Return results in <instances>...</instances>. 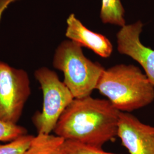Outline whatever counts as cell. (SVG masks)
Wrapping results in <instances>:
<instances>
[{
	"mask_svg": "<svg viewBox=\"0 0 154 154\" xmlns=\"http://www.w3.org/2000/svg\"><path fill=\"white\" fill-rule=\"evenodd\" d=\"M120 112L107 99L91 95L74 98L60 117L53 132L65 140L102 148L118 137Z\"/></svg>",
	"mask_w": 154,
	"mask_h": 154,
	"instance_id": "obj_1",
	"label": "cell"
},
{
	"mask_svg": "<svg viewBox=\"0 0 154 154\" xmlns=\"http://www.w3.org/2000/svg\"><path fill=\"white\" fill-rule=\"evenodd\" d=\"M96 89L116 109L130 112L154 100V86L137 66L120 64L105 69Z\"/></svg>",
	"mask_w": 154,
	"mask_h": 154,
	"instance_id": "obj_2",
	"label": "cell"
},
{
	"mask_svg": "<svg viewBox=\"0 0 154 154\" xmlns=\"http://www.w3.org/2000/svg\"><path fill=\"white\" fill-rule=\"evenodd\" d=\"M53 65L63 73V83L74 98L90 96L105 69L86 58L82 47L71 40L63 41L55 50Z\"/></svg>",
	"mask_w": 154,
	"mask_h": 154,
	"instance_id": "obj_3",
	"label": "cell"
},
{
	"mask_svg": "<svg viewBox=\"0 0 154 154\" xmlns=\"http://www.w3.org/2000/svg\"><path fill=\"white\" fill-rule=\"evenodd\" d=\"M34 77L42 91L43 107L42 111L33 116L32 122L38 134H49L74 98L57 73L49 68H39L34 72Z\"/></svg>",
	"mask_w": 154,
	"mask_h": 154,
	"instance_id": "obj_4",
	"label": "cell"
},
{
	"mask_svg": "<svg viewBox=\"0 0 154 154\" xmlns=\"http://www.w3.org/2000/svg\"><path fill=\"white\" fill-rule=\"evenodd\" d=\"M30 94L28 72L0 61V121L17 124Z\"/></svg>",
	"mask_w": 154,
	"mask_h": 154,
	"instance_id": "obj_5",
	"label": "cell"
},
{
	"mask_svg": "<svg viewBox=\"0 0 154 154\" xmlns=\"http://www.w3.org/2000/svg\"><path fill=\"white\" fill-rule=\"evenodd\" d=\"M118 137L130 154H154V126L130 112H120Z\"/></svg>",
	"mask_w": 154,
	"mask_h": 154,
	"instance_id": "obj_6",
	"label": "cell"
},
{
	"mask_svg": "<svg viewBox=\"0 0 154 154\" xmlns=\"http://www.w3.org/2000/svg\"><path fill=\"white\" fill-rule=\"evenodd\" d=\"M143 26L140 21L123 26L116 35L117 49L137 61L154 86V50L144 46L140 40Z\"/></svg>",
	"mask_w": 154,
	"mask_h": 154,
	"instance_id": "obj_7",
	"label": "cell"
},
{
	"mask_svg": "<svg viewBox=\"0 0 154 154\" xmlns=\"http://www.w3.org/2000/svg\"><path fill=\"white\" fill-rule=\"evenodd\" d=\"M67 24L66 36L70 40L81 47L92 50L101 57L106 58L111 56L113 50L112 45L105 35L88 29L74 14L68 17Z\"/></svg>",
	"mask_w": 154,
	"mask_h": 154,
	"instance_id": "obj_8",
	"label": "cell"
},
{
	"mask_svg": "<svg viewBox=\"0 0 154 154\" xmlns=\"http://www.w3.org/2000/svg\"><path fill=\"white\" fill-rule=\"evenodd\" d=\"M65 140L51 134H37L34 136L23 154H67Z\"/></svg>",
	"mask_w": 154,
	"mask_h": 154,
	"instance_id": "obj_9",
	"label": "cell"
},
{
	"mask_svg": "<svg viewBox=\"0 0 154 154\" xmlns=\"http://www.w3.org/2000/svg\"><path fill=\"white\" fill-rule=\"evenodd\" d=\"M125 10L121 0H102L100 18L104 23L125 25Z\"/></svg>",
	"mask_w": 154,
	"mask_h": 154,
	"instance_id": "obj_10",
	"label": "cell"
},
{
	"mask_svg": "<svg viewBox=\"0 0 154 154\" xmlns=\"http://www.w3.org/2000/svg\"><path fill=\"white\" fill-rule=\"evenodd\" d=\"M28 130L26 128L5 122L0 121V142L9 143L27 135Z\"/></svg>",
	"mask_w": 154,
	"mask_h": 154,
	"instance_id": "obj_11",
	"label": "cell"
},
{
	"mask_svg": "<svg viewBox=\"0 0 154 154\" xmlns=\"http://www.w3.org/2000/svg\"><path fill=\"white\" fill-rule=\"evenodd\" d=\"M33 137L27 134L11 142L0 144V154H23L28 149Z\"/></svg>",
	"mask_w": 154,
	"mask_h": 154,
	"instance_id": "obj_12",
	"label": "cell"
},
{
	"mask_svg": "<svg viewBox=\"0 0 154 154\" xmlns=\"http://www.w3.org/2000/svg\"><path fill=\"white\" fill-rule=\"evenodd\" d=\"M65 149L67 154H118L104 151L73 140H65Z\"/></svg>",
	"mask_w": 154,
	"mask_h": 154,
	"instance_id": "obj_13",
	"label": "cell"
},
{
	"mask_svg": "<svg viewBox=\"0 0 154 154\" xmlns=\"http://www.w3.org/2000/svg\"><path fill=\"white\" fill-rule=\"evenodd\" d=\"M16 1L17 0H0V21L3 13L8 7V6Z\"/></svg>",
	"mask_w": 154,
	"mask_h": 154,
	"instance_id": "obj_14",
	"label": "cell"
}]
</instances>
